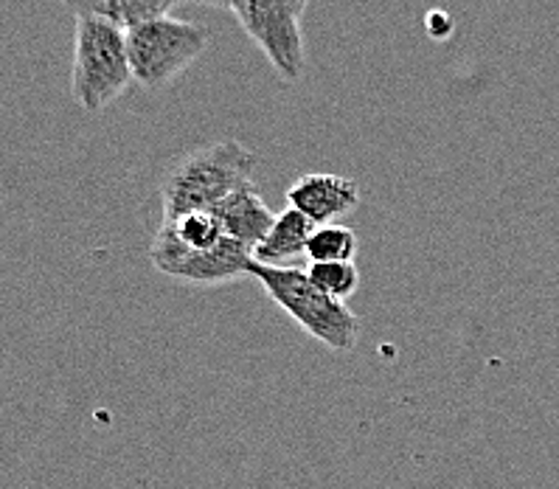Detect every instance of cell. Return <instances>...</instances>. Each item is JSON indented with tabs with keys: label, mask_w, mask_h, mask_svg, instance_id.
<instances>
[{
	"label": "cell",
	"mask_w": 559,
	"mask_h": 489,
	"mask_svg": "<svg viewBox=\"0 0 559 489\" xmlns=\"http://www.w3.org/2000/svg\"><path fill=\"white\" fill-rule=\"evenodd\" d=\"M205 3H214V7H219V9L234 7V0H205Z\"/></svg>",
	"instance_id": "cell-13"
},
{
	"label": "cell",
	"mask_w": 559,
	"mask_h": 489,
	"mask_svg": "<svg viewBox=\"0 0 559 489\" xmlns=\"http://www.w3.org/2000/svg\"><path fill=\"white\" fill-rule=\"evenodd\" d=\"M307 276L321 293H326L335 301H346L360 287V271L355 262H310Z\"/></svg>",
	"instance_id": "cell-12"
},
{
	"label": "cell",
	"mask_w": 559,
	"mask_h": 489,
	"mask_svg": "<svg viewBox=\"0 0 559 489\" xmlns=\"http://www.w3.org/2000/svg\"><path fill=\"white\" fill-rule=\"evenodd\" d=\"M66 9L76 17H93V21L112 23L119 28H132L139 23L164 17L183 0H62Z\"/></svg>",
	"instance_id": "cell-10"
},
{
	"label": "cell",
	"mask_w": 559,
	"mask_h": 489,
	"mask_svg": "<svg viewBox=\"0 0 559 489\" xmlns=\"http://www.w3.org/2000/svg\"><path fill=\"white\" fill-rule=\"evenodd\" d=\"M248 276L257 278L273 301L318 344L332 351H352L360 337V318L346 301H335L312 285L301 267H267L250 259Z\"/></svg>",
	"instance_id": "cell-2"
},
{
	"label": "cell",
	"mask_w": 559,
	"mask_h": 489,
	"mask_svg": "<svg viewBox=\"0 0 559 489\" xmlns=\"http://www.w3.org/2000/svg\"><path fill=\"white\" fill-rule=\"evenodd\" d=\"M230 12L237 14L245 34L262 48V53L284 80H301L307 68L301 14L293 0H234Z\"/></svg>",
	"instance_id": "cell-5"
},
{
	"label": "cell",
	"mask_w": 559,
	"mask_h": 489,
	"mask_svg": "<svg viewBox=\"0 0 559 489\" xmlns=\"http://www.w3.org/2000/svg\"><path fill=\"white\" fill-rule=\"evenodd\" d=\"M253 166L257 155L239 141H217L191 150L175 160L160 180L164 219L189 212H209L237 192L239 186L253 180Z\"/></svg>",
	"instance_id": "cell-1"
},
{
	"label": "cell",
	"mask_w": 559,
	"mask_h": 489,
	"mask_svg": "<svg viewBox=\"0 0 559 489\" xmlns=\"http://www.w3.org/2000/svg\"><path fill=\"white\" fill-rule=\"evenodd\" d=\"M211 46V34L198 23H186L164 14L127 28L132 82L160 91L171 85L180 73L200 60Z\"/></svg>",
	"instance_id": "cell-4"
},
{
	"label": "cell",
	"mask_w": 559,
	"mask_h": 489,
	"mask_svg": "<svg viewBox=\"0 0 559 489\" xmlns=\"http://www.w3.org/2000/svg\"><path fill=\"white\" fill-rule=\"evenodd\" d=\"M287 205L301 212L312 225H335L357 212L360 186L352 178L330 172H312L293 180L287 189Z\"/></svg>",
	"instance_id": "cell-7"
},
{
	"label": "cell",
	"mask_w": 559,
	"mask_h": 489,
	"mask_svg": "<svg viewBox=\"0 0 559 489\" xmlns=\"http://www.w3.org/2000/svg\"><path fill=\"white\" fill-rule=\"evenodd\" d=\"M357 234L349 225H318L307 242L310 262H355Z\"/></svg>",
	"instance_id": "cell-11"
},
{
	"label": "cell",
	"mask_w": 559,
	"mask_h": 489,
	"mask_svg": "<svg viewBox=\"0 0 559 489\" xmlns=\"http://www.w3.org/2000/svg\"><path fill=\"white\" fill-rule=\"evenodd\" d=\"M312 231H316V225L287 205L284 212L276 214V223L267 237L253 248V262L267 267H290L287 262L307 257V242H310Z\"/></svg>",
	"instance_id": "cell-9"
},
{
	"label": "cell",
	"mask_w": 559,
	"mask_h": 489,
	"mask_svg": "<svg viewBox=\"0 0 559 489\" xmlns=\"http://www.w3.org/2000/svg\"><path fill=\"white\" fill-rule=\"evenodd\" d=\"M132 82L127 32L112 23L76 17L71 96L87 112L105 110Z\"/></svg>",
	"instance_id": "cell-3"
},
{
	"label": "cell",
	"mask_w": 559,
	"mask_h": 489,
	"mask_svg": "<svg viewBox=\"0 0 559 489\" xmlns=\"http://www.w3.org/2000/svg\"><path fill=\"white\" fill-rule=\"evenodd\" d=\"M253 259V253L245 248V244L223 242L214 251H186L183 244L175 242L164 225L158 228L155 239L150 244V262L152 267L164 276L175 278V282H186V285H228V282H239L242 276H248V262Z\"/></svg>",
	"instance_id": "cell-6"
},
{
	"label": "cell",
	"mask_w": 559,
	"mask_h": 489,
	"mask_svg": "<svg viewBox=\"0 0 559 489\" xmlns=\"http://www.w3.org/2000/svg\"><path fill=\"white\" fill-rule=\"evenodd\" d=\"M293 7H296L298 14H304V9L310 7V0H293Z\"/></svg>",
	"instance_id": "cell-14"
},
{
	"label": "cell",
	"mask_w": 559,
	"mask_h": 489,
	"mask_svg": "<svg viewBox=\"0 0 559 489\" xmlns=\"http://www.w3.org/2000/svg\"><path fill=\"white\" fill-rule=\"evenodd\" d=\"M214 217L223 225L225 237L234 239V242L245 244L250 253L270 234L273 223H276V212H270V205L264 203L262 194L257 192V183L239 186L237 192L225 198L223 203H217L214 208Z\"/></svg>",
	"instance_id": "cell-8"
}]
</instances>
